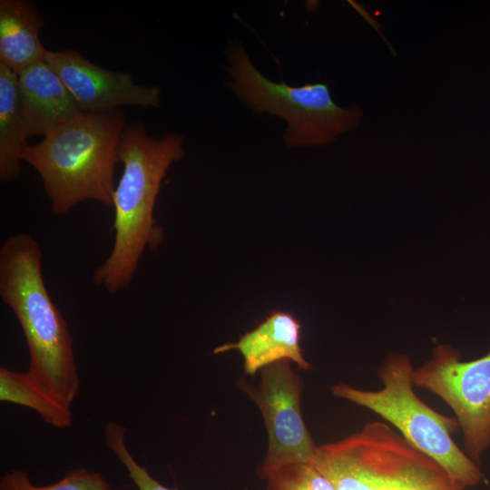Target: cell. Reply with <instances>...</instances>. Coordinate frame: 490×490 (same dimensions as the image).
I'll list each match as a JSON object with an SVG mask.
<instances>
[{"label":"cell","mask_w":490,"mask_h":490,"mask_svg":"<svg viewBox=\"0 0 490 490\" xmlns=\"http://www.w3.org/2000/svg\"><path fill=\"white\" fill-rule=\"evenodd\" d=\"M0 297L24 335L30 357L28 377L72 410L80 388L73 338L44 284L40 245L28 233L12 235L1 246Z\"/></svg>","instance_id":"1"},{"label":"cell","mask_w":490,"mask_h":490,"mask_svg":"<svg viewBox=\"0 0 490 490\" xmlns=\"http://www.w3.org/2000/svg\"><path fill=\"white\" fill-rule=\"evenodd\" d=\"M184 137L148 135L142 123L126 126L118 155L122 177L113 195L114 242L110 255L94 270V282L115 294L129 287L146 248L155 250L164 238L154 218L162 181L170 165L184 155Z\"/></svg>","instance_id":"2"},{"label":"cell","mask_w":490,"mask_h":490,"mask_svg":"<svg viewBox=\"0 0 490 490\" xmlns=\"http://www.w3.org/2000/svg\"><path fill=\"white\" fill-rule=\"evenodd\" d=\"M120 109L81 113L49 132L36 144H26L21 162L41 176L55 215L66 214L81 201L93 200L113 207L114 169L125 129Z\"/></svg>","instance_id":"3"},{"label":"cell","mask_w":490,"mask_h":490,"mask_svg":"<svg viewBox=\"0 0 490 490\" xmlns=\"http://www.w3.org/2000/svg\"><path fill=\"white\" fill-rule=\"evenodd\" d=\"M314 463L337 490H462L437 462L380 421L318 446Z\"/></svg>","instance_id":"4"},{"label":"cell","mask_w":490,"mask_h":490,"mask_svg":"<svg viewBox=\"0 0 490 490\" xmlns=\"http://www.w3.org/2000/svg\"><path fill=\"white\" fill-rule=\"evenodd\" d=\"M377 372L383 383L379 390L340 383L331 387V393L389 422L408 443L437 462L462 490L479 484L480 469L452 438L460 427L457 420L433 410L414 392V368L408 357L391 354Z\"/></svg>","instance_id":"5"},{"label":"cell","mask_w":490,"mask_h":490,"mask_svg":"<svg viewBox=\"0 0 490 490\" xmlns=\"http://www.w3.org/2000/svg\"><path fill=\"white\" fill-rule=\"evenodd\" d=\"M230 87L257 113L283 118L288 147L325 145L338 135L356 128L361 119L359 106L342 108L332 99L328 83L290 86L264 76L252 64L240 44L228 51Z\"/></svg>","instance_id":"6"},{"label":"cell","mask_w":490,"mask_h":490,"mask_svg":"<svg viewBox=\"0 0 490 490\" xmlns=\"http://www.w3.org/2000/svg\"><path fill=\"white\" fill-rule=\"evenodd\" d=\"M457 349L440 345L423 366L414 369V386L443 399L464 433L469 457L478 461L490 447V352L463 362Z\"/></svg>","instance_id":"7"},{"label":"cell","mask_w":490,"mask_h":490,"mask_svg":"<svg viewBox=\"0 0 490 490\" xmlns=\"http://www.w3.org/2000/svg\"><path fill=\"white\" fill-rule=\"evenodd\" d=\"M257 387L246 380L239 387L256 404L265 423L268 450L260 473L290 462H314L318 446L305 425L300 398L302 380L291 368L290 360L282 359L260 370Z\"/></svg>","instance_id":"8"},{"label":"cell","mask_w":490,"mask_h":490,"mask_svg":"<svg viewBox=\"0 0 490 490\" xmlns=\"http://www.w3.org/2000/svg\"><path fill=\"white\" fill-rule=\"evenodd\" d=\"M45 62L83 113L111 111L120 106L160 105L161 92L157 86L139 85L130 74L102 68L77 51L47 50Z\"/></svg>","instance_id":"9"},{"label":"cell","mask_w":490,"mask_h":490,"mask_svg":"<svg viewBox=\"0 0 490 490\" xmlns=\"http://www.w3.org/2000/svg\"><path fill=\"white\" fill-rule=\"evenodd\" d=\"M17 75L27 138L44 136L83 113L45 61L25 68Z\"/></svg>","instance_id":"10"},{"label":"cell","mask_w":490,"mask_h":490,"mask_svg":"<svg viewBox=\"0 0 490 490\" xmlns=\"http://www.w3.org/2000/svg\"><path fill=\"white\" fill-rule=\"evenodd\" d=\"M299 339V322L291 314L278 310L241 336L238 342L220 346L214 353L237 349L243 358L244 372L251 376L282 359L293 361L299 368L309 370L311 367L303 356Z\"/></svg>","instance_id":"11"},{"label":"cell","mask_w":490,"mask_h":490,"mask_svg":"<svg viewBox=\"0 0 490 490\" xmlns=\"http://www.w3.org/2000/svg\"><path fill=\"white\" fill-rule=\"evenodd\" d=\"M43 19L27 0L0 1V63L15 74L45 61L39 34Z\"/></svg>","instance_id":"12"},{"label":"cell","mask_w":490,"mask_h":490,"mask_svg":"<svg viewBox=\"0 0 490 490\" xmlns=\"http://www.w3.org/2000/svg\"><path fill=\"white\" fill-rule=\"evenodd\" d=\"M18 75L0 63V180L11 181L21 173L20 151L28 144Z\"/></svg>","instance_id":"13"},{"label":"cell","mask_w":490,"mask_h":490,"mask_svg":"<svg viewBox=\"0 0 490 490\" xmlns=\"http://www.w3.org/2000/svg\"><path fill=\"white\" fill-rule=\"evenodd\" d=\"M0 400L33 409L44 423L54 427L72 426V410L64 408L41 390L26 372L0 368Z\"/></svg>","instance_id":"14"},{"label":"cell","mask_w":490,"mask_h":490,"mask_svg":"<svg viewBox=\"0 0 490 490\" xmlns=\"http://www.w3.org/2000/svg\"><path fill=\"white\" fill-rule=\"evenodd\" d=\"M0 490H114L98 472L84 467L68 471L60 480L48 485H34L27 473L16 469L5 472Z\"/></svg>","instance_id":"15"},{"label":"cell","mask_w":490,"mask_h":490,"mask_svg":"<svg viewBox=\"0 0 490 490\" xmlns=\"http://www.w3.org/2000/svg\"><path fill=\"white\" fill-rule=\"evenodd\" d=\"M267 490H337L314 462H290L266 473Z\"/></svg>","instance_id":"16"},{"label":"cell","mask_w":490,"mask_h":490,"mask_svg":"<svg viewBox=\"0 0 490 490\" xmlns=\"http://www.w3.org/2000/svg\"><path fill=\"white\" fill-rule=\"evenodd\" d=\"M104 441L108 448L126 468L129 476L139 490H179L169 488L153 478L145 467L134 459L125 443V427L116 422H108L104 428Z\"/></svg>","instance_id":"17"}]
</instances>
